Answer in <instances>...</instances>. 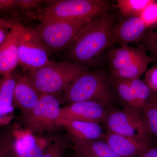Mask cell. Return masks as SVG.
<instances>
[{"label":"cell","mask_w":157,"mask_h":157,"mask_svg":"<svg viewBox=\"0 0 157 157\" xmlns=\"http://www.w3.org/2000/svg\"><path fill=\"white\" fill-rule=\"evenodd\" d=\"M114 18L104 14L82 26L68 54L75 63H92L105 49L113 44V32Z\"/></svg>","instance_id":"cell-1"},{"label":"cell","mask_w":157,"mask_h":157,"mask_svg":"<svg viewBox=\"0 0 157 157\" xmlns=\"http://www.w3.org/2000/svg\"><path fill=\"white\" fill-rule=\"evenodd\" d=\"M44 8L30 13V17L40 22L53 21L91 20L105 14L109 5L103 0L52 1Z\"/></svg>","instance_id":"cell-2"},{"label":"cell","mask_w":157,"mask_h":157,"mask_svg":"<svg viewBox=\"0 0 157 157\" xmlns=\"http://www.w3.org/2000/svg\"><path fill=\"white\" fill-rule=\"evenodd\" d=\"M87 71L83 65L68 61L49 63L24 73L42 94L57 95L63 93L77 77Z\"/></svg>","instance_id":"cell-3"},{"label":"cell","mask_w":157,"mask_h":157,"mask_svg":"<svg viewBox=\"0 0 157 157\" xmlns=\"http://www.w3.org/2000/svg\"><path fill=\"white\" fill-rule=\"evenodd\" d=\"M61 104H70L92 101L108 107L113 102V96L108 78L101 73L86 71L79 75L62 93Z\"/></svg>","instance_id":"cell-4"},{"label":"cell","mask_w":157,"mask_h":157,"mask_svg":"<svg viewBox=\"0 0 157 157\" xmlns=\"http://www.w3.org/2000/svg\"><path fill=\"white\" fill-rule=\"evenodd\" d=\"M60 104L57 96L43 94L33 109L21 115V121L26 131L33 135L52 132L59 128Z\"/></svg>","instance_id":"cell-5"},{"label":"cell","mask_w":157,"mask_h":157,"mask_svg":"<svg viewBox=\"0 0 157 157\" xmlns=\"http://www.w3.org/2000/svg\"><path fill=\"white\" fill-rule=\"evenodd\" d=\"M90 21L60 20L40 22L34 29L45 47L52 52L69 48L82 26Z\"/></svg>","instance_id":"cell-6"},{"label":"cell","mask_w":157,"mask_h":157,"mask_svg":"<svg viewBox=\"0 0 157 157\" xmlns=\"http://www.w3.org/2000/svg\"><path fill=\"white\" fill-rule=\"evenodd\" d=\"M51 53L35 29L23 27L18 45V62L24 74L49 63Z\"/></svg>","instance_id":"cell-7"},{"label":"cell","mask_w":157,"mask_h":157,"mask_svg":"<svg viewBox=\"0 0 157 157\" xmlns=\"http://www.w3.org/2000/svg\"><path fill=\"white\" fill-rule=\"evenodd\" d=\"M104 122L109 132L136 140H151L146 124L140 113L125 108L110 110Z\"/></svg>","instance_id":"cell-8"},{"label":"cell","mask_w":157,"mask_h":157,"mask_svg":"<svg viewBox=\"0 0 157 157\" xmlns=\"http://www.w3.org/2000/svg\"><path fill=\"white\" fill-rule=\"evenodd\" d=\"M108 112V108L97 102L82 101L61 107L60 120L100 124L104 122Z\"/></svg>","instance_id":"cell-9"},{"label":"cell","mask_w":157,"mask_h":157,"mask_svg":"<svg viewBox=\"0 0 157 157\" xmlns=\"http://www.w3.org/2000/svg\"><path fill=\"white\" fill-rule=\"evenodd\" d=\"M23 26L17 21H11L9 36L0 46V75L14 71L19 64L18 45Z\"/></svg>","instance_id":"cell-10"},{"label":"cell","mask_w":157,"mask_h":157,"mask_svg":"<svg viewBox=\"0 0 157 157\" xmlns=\"http://www.w3.org/2000/svg\"><path fill=\"white\" fill-rule=\"evenodd\" d=\"M59 125L66 130L73 145L103 139L105 134L100 124L95 123L61 119Z\"/></svg>","instance_id":"cell-11"},{"label":"cell","mask_w":157,"mask_h":157,"mask_svg":"<svg viewBox=\"0 0 157 157\" xmlns=\"http://www.w3.org/2000/svg\"><path fill=\"white\" fill-rule=\"evenodd\" d=\"M103 139L123 157H140L153 147L151 140H136L109 131Z\"/></svg>","instance_id":"cell-12"},{"label":"cell","mask_w":157,"mask_h":157,"mask_svg":"<svg viewBox=\"0 0 157 157\" xmlns=\"http://www.w3.org/2000/svg\"><path fill=\"white\" fill-rule=\"evenodd\" d=\"M44 148L31 133L13 129L6 157H43Z\"/></svg>","instance_id":"cell-13"},{"label":"cell","mask_w":157,"mask_h":157,"mask_svg":"<svg viewBox=\"0 0 157 157\" xmlns=\"http://www.w3.org/2000/svg\"><path fill=\"white\" fill-rule=\"evenodd\" d=\"M147 29L140 17H127L114 25L113 32V44L128 45L131 42H138L143 38Z\"/></svg>","instance_id":"cell-14"},{"label":"cell","mask_w":157,"mask_h":157,"mask_svg":"<svg viewBox=\"0 0 157 157\" xmlns=\"http://www.w3.org/2000/svg\"><path fill=\"white\" fill-rule=\"evenodd\" d=\"M19 76L13 71L0 79V127L9 125L14 117L13 96Z\"/></svg>","instance_id":"cell-15"},{"label":"cell","mask_w":157,"mask_h":157,"mask_svg":"<svg viewBox=\"0 0 157 157\" xmlns=\"http://www.w3.org/2000/svg\"><path fill=\"white\" fill-rule=\"evenodd\" d=\"M42 94L29 78L19 75L13 96L14 108L19 109L21 114L29 112L36 105Z\"/></svg>","instance_id":"cell-16"},{"label":"cell","mask_w":157,"mask_h":157,"mask_svg":"<svg viewBox=\"0 0 157 157\" xmlns=\"http://www.w3.org/2000/svg\"><path fill=\"white\" fill-rule=\"evenodd\" d=\"M153 61L151 57L147 54L146 48L142 47L139 53L128 63L119 70L110 73L111 79L131 81L139 79Z\"/></svg>","instance_id":"cell-17"},{"label":"cell","mask_w":157,"mask_h":157,"mask_svg":"<svg viewBox=\"0 0 157 157\" xmlns=\"http://www.w3.org/2000/svg\"><path fill=\"white\" fill-rule=\"evenodd\" d=\"M77 157H123L103 139L72 146Z\"/></svg>","instance_id":"cell-18"},{"label":"cell","mask_w":157,"mask_h":157,"mask_svg":"<svg viewBox=\"0 0 157 157\" xmlns=\"http://www.w3.org/2000/svg\"><path fill=\"white\" fill-rule=\"evenodd\" d=\"M142 47L132 48L123 45L120 48L110 50L108 59L110 73L119 70L135 58L141 50Z\"/></svg>","instance_id":"cell-19"},{"label":"cell","mask_w":157,"mask_h":157,"mask_svg":"<svg viewBox=\"0 0 157 157\" xmlns=\"http://www.w3.org/2000/svg\"><path fill=\"white\" fill-rule=\"evenodd\" d=\"M129 82L134 94L135 109L137 112L141 113L142 109L148 103L154 92L144 80L140 78Z\"/></svg>","instance_id":"cell-20"},{"label":"cell","mask_w":157,"mask_h":157,"mask_svg":"<svg viewBox=\"0 0 157 157\" xmlns=\"http://www.w3.org/2000/svg\"><path fill=\"white\" fill-rule=\"evenodd\" d=\"M150 136L157 140V93H154L141 112Z\"/></svg>","instance_id":"cell-21"},{"label":"cell","mask_w":157,"mask_h":157,"mask_svg":"<svg viewBox=\"0 0 157 157\" xmlns=\"http://www.w3.org/2000/svg\"><path fill=\"white\" fill-rule=\"evenodd\" d=\"M153 0H118L117 6L121 15L127 17L139 16Z\"/></svg>","instance_id":"cell-22"},{"label":"cell","mask_w":157,"mask_h":157,"mask_svg":"<svg viewBox=\"0 0 157 157\" xmlns=\"http://www.w3.org/2000/svg\"><path fill=\"white\" fill-rule=\"evenodd\" d=\"M68 140L60 135H56L46 140L43 157H63L69 147Z\"/></svg>","instance_id":"cell-23"},{"label":"cell","mask_w":157,"mask_h":157,"mask_svg":"<svg viewBox=\"0 0 157 157\" xmlns=\"http://www.w3.org/2000/svg\"><path fill=\"white\" fill-rule=\"evenodd\" d=\"M116 92L125 108L136 111L134 94L129 81L112 80Z\"/></svg>","instance_id":"cell-24"},{"label":"cell","mask_w":157,"mask_h":157,"mask_svg":"<svg viewBox=\"0 0 157 157\" xmlns=\"http://www.w3.org/2000/svg\"><path fill=\"white\" fill-rule=\"evenodd\" d=\"M145 23L147 28L157 25V2H152L147 6L139 16Z\"/></svg>","instance_id":"cell-25"},{"label":"cell","mask_w":157,"mask_h":157,"mask_svg":"<svg viewBox=\"0 0 157 157\" xmlns=\"http://www.w3.org/2000/svg\"><path fill=\"white\" fill-rule=\"evenodd\" d=\"M49 1L41 0H17V9L23 12L33 13L40 9V7Z\"/></svg>","instance_id":"cell-26"},{"label":"cell","mask_w":157,"mask_h":157,"mask_svg":"<svg viewBox=\"0 0 157 157\" xmlns=\"http://www.w3.org/2000/svg\"><path fill=\"white\" fill-rule=\"evenodd\" d=\"M145 42L147 48L151 53V57L153 61H157V27L145 35Z\"/></svg>","instance_id":"cell-27"},{"label":"cell","mask_w":157,"mask_h":157,"mask_svg":"<svg viewBox=\"0 0 157 157\" xmlns=\"http://www.w3.org/2000/svg\"><path fill=\"white\" fill-rule=\"evenodd\" d=\"M144 81L154 92L157 93V66H154L147 70Z\"/></svg>","instance_id":"cell-28"},{"label":"cell","mask_w":157,"mask_h":157,"mask_svg":"<svg viewBox=\"0 0 157 157\" xmlns=\"http://www.w3.org/2000/svg\"><path fill=\"white\" fill-rule=\"evenodd\" d=\"M11 21L0 19V46L6 41L11 30Z\"/></svg>","instance_id":"cell-29"},{"label":"cell","mask_w":157,"mask_h":157,"mask_svg":"<svg viewBox=\"0 0 157 157\" xmlns=\"http://www.w3.org/2000/svg\"><path fill=\"white\" fill-rule=\"evenodd\" d=\"M12 137L11 132L9 131L4 135L2 144L0 149V157H6L7 151Z\"/></svg>","instance_id":"cell-30"},{"label":"cell","mask_w":157,"mask_h":157,"mask_svg":"<svg viewBox=\"0 0 157 157\" xmlns=\"http://www.w3.org/2000/svg\"><path fill=\"white\" fill-rule=\"evenodd\" d=\"M17 9V0H0V11Z\"/></svg>","instance_id":"cell-31"},{"label":"cell","mask_w":157,"mask_h":157,"mask_svg":"<svg viewBox=\"0 0 157 157\" xmlns=\"http://www.w3.org/2000/svg\"><path fill=\"white\" fill-rule=\"evenodd\" d=\"M140 157H157V145L152 147Z\"/></svg>","instance_id":"cell-32"},{"label":"cell","mask_w":157,"mask_h":157,"mask_svg":"<svg viewBox=\"0 0 157 157\" xmlns=\"http://www.w3.org/2000/svg\"><path fill=\"white\" fill-rule=\"evenodd\" d=\"M4 135L3 136H0V149L2 147V144L3 138H4Z\"/></svg>","instance_id":"cell-33"}]
</instances>
